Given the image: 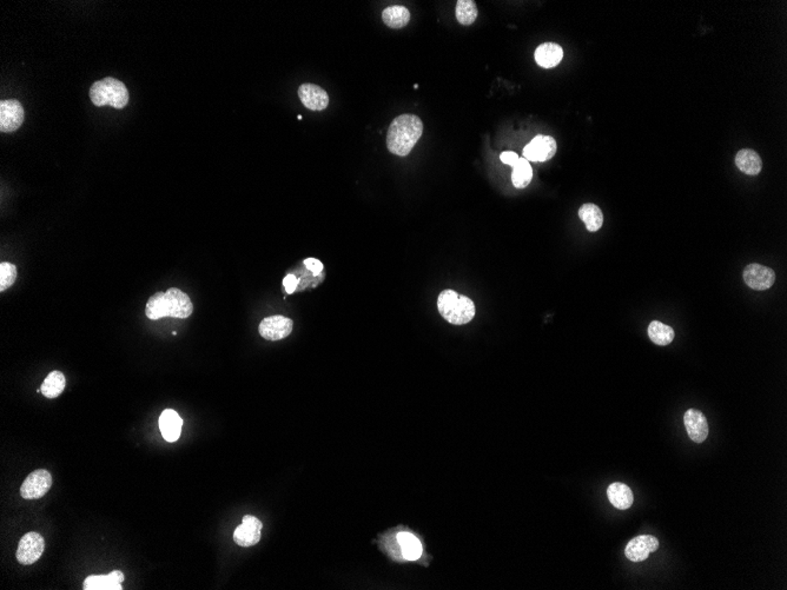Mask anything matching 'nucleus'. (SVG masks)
<instances>
[{"instance_id":"obj_1","label":"nucleus","mask_w":787,"mask_h":590,"mask_svg":"<svg viewBox=\"0 0 787 590\" xmlns=\"http://www.w3.org/2000/svg\"><path fill=\"white\" fill-rule=\"evenodd\" d=\"M423 133V123L420 117L402 115L396 117L389 126L387 146L392 155L406 157L419 142Z\"/></svg>"},{"instance_id":"obj_2","label":"nucleus","mask_w":787,"mask_h":590,"mask_svg":"<svg viewBox=\"0 0 787 590\" xmlns=\"http://www.w3.org/2000/svg\"><path fill=\"white\" fill-rule=\"evenodd\" d=\"M438 309L443 319L454 326L467 324L475 316L473 301L454 290H445L438 295Z\"/></svg>"},{"instance_id":"obj_3","label":"nucleus","mask_w":787,"mask_h":590,"mask_svg":"<svg viewBox=\"0 0 787 590\" xmlns=\"http://www.w3.org/2000/svg\"><path fill=\"white\" fill-rule=\"evenodd\" d=\"M90 98L96 106L109 105L113 109H123L129 103V91L124 83L116 78H104L94 83L90 89Z\"/></svg>"},{"instance_id":"obj_4","label":"nucleus","mask_w":787,"mask_h":590,"mask_svg":"<svg viewBox=\"0 0 787 590\" xmlns=\"http://www.w3.org/2000/svg\"><path fill=\"white\" fill-rule=\"evenodd\" d=\"M45 550V540L38 532H31L22 537L17 548V559L20 564L31 566L37 562Z\"/></svg>"},{"instance_id":"obj_5","label":"nucleus","mask_w":787,"mask_h":590,"mask_svg":"<svg viewBox=\"0 0 787 590\" xmlns=\"http://www.w3.org/2000/svg\"><path fill=\"white\" fill-rule=\"evenodd\" d=\"M52 475L45 469L35 470L25 478L20 487V495L25 500H38L45 496L52 487Z\"/></svg>"},{"instance_id":"obj_6","label":"nucleus","mask_w":787,"mask_h":590,"mask_svg":"<svg viewBox=\"0 0 787 590\" xmlns=\"http://www.w3.org/2000/svg\"><path fill=\"white\" fill-rule=\"evenodd\" d=\"M294 322L282 314H275L262 319L260 323V335L268 341H279L292 332Z\"/></svg>"},{"instance_id":"obj_7","label":"nucleus","mask_w":787,"mask_h":590,"mask_svg":"<svg viewBox=\"0 0 787 590\" xmlns=\"http://www.w3.org/2000/svg\"><path fill=\"white\" fill-rule=\"evenodd\" d=\"M262 528L263 524L257 517L247 515L233 532V541L241 547H252L260 542Z\"/></svg>"},{"instance_id":"obj_8","label":"nucleus","mask_w":787,"mask_h":590,"mask_svg":"<svg viewBox=\"0 0 787 590\" xmlns=\"http://www.w3.org/2000/svg\"><path fill=\"white\" fill-rule=\"evenodd\" d=\"M556 142L551 136H536L524 149V158L531 162H547L556 153Z\"/></svg>"},{"instance_id":"obj_9","label":"nucleus","mask_w":787,"mask_h":590,"mask_svg":"<svg viewBox=\"0 0 787 590\" xmlns=\"http://www.w3.org/2000/svg\"><path fill=\"white\" fill-rule=\"evenodd\" d=\"M23 105L16 99H8L0 103V131L13 133L22 126L24 121Z\"/></svg>"},{"instance_id":"obj_10","label":"nucleus","mask_w":787,"mask_h":590,"mask_svg":"<svg viewBox=\"0 0 787 590\" xmlns=\"http://www.w3.org/2000/svg\"><path fill=\"white\" fill-rule=\"evenodd\" d=\"M659 548V541L652 535H639L629 541L624 555L632 562H643L648 559L651 553H654Z\"/></svg>"},{"instance_id":"obj_11","label":"nucleus","mask_w":787,"mask_h":590,"mask_svg":"<svg viewBox=\"0 0 787 590\" xmlns=\"http://www.w3.org/2000/svg\"><path fill=\"white\" fill-rule=\"evenodd\" d=\"M745 283L753 290H768L776 282V273L771 268L761 264H749L744 270Z\"/></svg>"},{"instance_id":"obj_12","label":"nucleus","mask_w":787,"mask_h":590,"mask_svg":"<svg viewBox=\"0 0 787 590\" xmlns=\"http://www.w3.org/2000/svg\"><path fill=\"white\" fill-rule=\"evenodd\" d=\"M165 296H167V307H169V316L170 317H174V319H188V317H190L192 311H194V305H192V302H191L189 296L177 287H170L165 292Z\"/></svg>"},{"instance_id":"obj_13","label":"nucleus","mask_w":787,"mask_h":590,"mask_svg":"<svg viewBox=\"0 0 787 590\" xmlns=\"http://www.w3.org/2000/svg\"><path fill=\"white\" fill-rule=\"evenodd\" d=\"M684 423L690 439L695 443L705 442L709 436V423L705 415L697 409H688L684 416Z\"/></svg>"},{"instance_id":"obj_14","label":"nucleus","mask_w":787,"mask_h":590,"mask_svg":"<svg viewBox=\"0 0 787 590\" xmlns=\"http://www.w3.org/2000/svg\"><path fill=\"white\" fill-rule=\"evenodd\" d=\"M299 97L306 109L311 111H323L329 105V97L326 90L315 84H303L299 86Z\"/></svg>"},{"instance_id":"obj_15","label":"nucleus","mask_w":787,"mask_h":590,"mask_svg":"<svg viewBox=\"0 0 787 590\" xmlns=\"http://www.w3.org/2000/svg\"><path fill=\"white\" fill-rule=\"evenodd\" d=\"M124 574L113 571L108 575H90L83 584L84 590H122Z\"/></svg>"},{"instance_id":"obj_16","label":"nucleus","mask_w":787,"mask_h":590,"mask_svg":"<svg viewBox=\"0 0 787 590\" xmlns=\"http://www.w3.org/2000/svg\"><path fill=\"white\" fill-rule=\"evenodd\" d=\"M183 419L177 412L167 409L159 417V429L167 442H176L182 432Z\"/></svg>"},{"instance_id":"obj_17","label":"nucleus","mask_w":787,"mask_h":590,"mask_svg":"<svg viewBox=\"0 0 787 590\" xmlns=\"http://www.w3.org/2000/svg\"><path fill=\"white\" fill-rule=\"evenodd\" d=\"M563 58V47L558 44L543 43L536 50V62L539 67L552 69Z\"/></svg>"},{"instance_id":"obj_18","label":"nucleus","mask_w":787,"mask_h":590,"mask_svg":"<svg viewBox=\"0 0 787 590\" xmlns=\"http://www.w3.org/2000/svg\"><path fill=\"white\" fill-rule=\"evenodd\" d=\"M607 496L613 507L620 510H626L632 507L634 502L632 490L624 483H613L607 489Z\"/></svg>"},{"instance_id":"obj_19","label":"nucleus","mask_w":787,"mask_h":590,"mask_svg":"<svg viewBox=\"0 0 787 590\" xmlns=\"http://www.w3.org/2000/svg\"><path fill=\"white\" fill-rule=\"evenodd\" d=\"M736 165L743 174L756 176L763 169V162L760 155L751 149H744L736 155Z\"/></svg>"},{"instance_id":"obj_20","label":"nucleus","mask_w":787,"mask_h":590,"mask_svg":"<svg viewBox=\"0 0 787 590\" xmlns=\"http://www.w3.org/2000/svg\"><path fill=\"white\" fill-rule=\"evenodd\" d=\"M383 23L392 28H404L411 20V12L402 5H392L382 12Z\"/></svg>"},{"instance_id":"obj_21","label":"nucleus","mask_w":787,"mask_h":590,"mask_svg":"<svg viewBox=\"0 0 787 590\" xmlns=\"http://www.w3.org/2000/svg\"><path fill=\"white\" fill-rule=\"evenodd\" d=\"M397 543L401 547L402 555L408 561H416L422 555V544L416 536L411 532H399L397 534Z\"/></svg>"},{"instance_id":"obj_22","label":"nucleus","mask_w":787,"mask_h":590,"mask_svg":"<svg viewBox=\"0 0 787 590\" xmlns=\"http://www.w3.org/2000/svg\"><path fill=\"white\" fill-rule=\"evenodd\" d=\"M579 217L585 223L586 228L590 233H595L602 229L604 224V214L599 206L592 203H587L579 210Z\"/></svg>"},{"instance_id":"obj_23","label":"nucleus","mask_w":787,"mask_h":590,"mask_svg":"<svg viewBox=\"0 0 787 590\" xmlns=\"http://www.w3.org/2000/svg\"><path fill=\"white\" fill-rule=\"evenodd\" d=\"M65 387L66 380L64 373H60L58 370H55V371H51L47 375V378L44 380L40 392L47 398H57L62 395Z\"/></svg>"},{"instance_id":"obj_24","label":"nucleus","mask_w":787,"mask_h":590,"mask_svg":"<svg viewBox=\"0 0 787 590\" xmlns=\"http://www.w3.org/2000/svg\"><path fill=\"white\" fill-rule=\"evenodd\" d=\"M647 331L648 337L651 338L652 342L656 346H668L674 339L675 332L671 326L658 321H653L648 326Z\"/></svg>"},{"instance_id":"obj_25","label":"nucleus","mask_w":787,"mask_h":590,"mask_svg":"<svg viewBox=\"0 0 787 590\" xmlns=\"http://www.w3.org/2000/svg\"><path fill=\"white\" fill-rule=\"evenodd\" d=\"M145 314L148 316L149 319H152V321H157V319L169 316V307H167L165 292H157L149 298L147 309H145Z\"/></svg>"},{"instance_id":"obj_26","label":"nucleus","mask_w":787,"mask_h":590,"mask_svg":"<svg viewBox=\"0 0 787 590\" xmlns=\"http://www.w3.org/2000/svg\"><path fill=\"white\" fill-rule=\"evenodd\" d=\"M533 178V169L526 158H519L517 163L513 167L512 182L517 189H524L529 185Z\"/></svg>"},{"instance_id":"obj_27","label":"nucleus","mask_w":787,"mask_h":590,"mask_svg":"<svg viewBox=\"0 0 787 590\" xmlns=\"http://www.w3.org/2000/svg\"><path fill=\"white\" fill-rule=\"evenodd\" d=\"M477 15L479 11L473 0H458L456 3V19L461 25H472L477 20Z\"/></svg>"},{"instance_id":"obj_28","label":"nucleus","mask_w":787,"mask_h":590,"mask_svg":"<svg viewBox=\"0 0 787 590\" xmlns=\"http://www.w3.org/2000/svg\"><path fill=\"white\" fill-rule=\"evenodd\" d=\"M17 267L16 265L11 264V263H1L0 264V292H4L8 287H12L13 283L16 282Z\"/></svg>"},{"instance_id":"obj_29","label":"nucleus","mask_w":787,"mask_h":590,"mask_svg":"<svg viewBox=\"0 0 787 590\" xmlns=\"http://www.w3.org/2000/svg\"><path fill=\"white\" fill-rule=\"evenodd\" d=\"M304 265H306V268L308 269L309 271L313 272L314 275L321 273L323 270L322 262H320V260H316V258H306V260H304Z\"/></svg>"},{"instance_id":"obj_30","label":"nucleus","mask_w":787,"mask_h":590,"mask_svg":"<svg viewBox=\"0 0 787 590\" xmlns=\"http://www.w3.org/2000/svg\"><path fill=\"white\" fill-rule=\"evenodd\" d=\"M297 284H299V280H297V277L294 276V275H287L285 278H284V289H285V292H287L288 294H292V292H295Z\"/></svg>"},{"instance_id":"obj_31","label":"nucleus","mask_w":787,"mask_h":590,"mask_svg":"<svg viewBox=\"0 0 787 590\" xmlns=\"http://www.w3.org/2000/svg\"><path fill=\"white\" fill-rule=\"evenodd\" d=\"M500 160L502 163L511 165V167H514V165L517 163V160H519V155H516L515 152H502L500 155Z\"/></svg>"}]
</instances>
